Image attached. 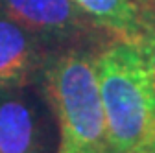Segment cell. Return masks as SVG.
Listing matches in <instances>:
<instances>
[{"label":"cell","mask_w":155,"mask_h":153,"mask_svg":"<svg viewBox=\"0 0 155 153\" xmlns=\"http://www.w3.org/2000/svg\"><path fill=\"white\" fill-rule=\"evenodd\" d=\"M109 153H124L155 131V96L139 48L116 41L94 59Z\"/></svg>","instance_id":"cell-1"},{"label":"cell","mask_w":155,"mask_h":153,"mask_svg":"<svg viewBox=\"0 0 155 153\" xmlns=\"http://www.w3.org/2000/svg\"><path fill=\"white\" fill-rule=\"evenodd\" d=\"M46 92L59 122V153H109L100 85L91 57H57L46 68Z\"/></svg>","instance_id":"cell-2"},{"label":"cell","mask_w":155,"mask_h":153,"mask_svg":"<svg viewBox=\"0 0 155 153\" xmlns=\"http://www.w3.org/2000/svg\"><path fill=\"white\" fill-rule=\"evenodd\" d=\"M11 21L28 31L68 35L83 28L87 13L74 0H0Z\"/></svg>","instance_id":"cell-3"},{"label":"cell","mask_w":155,"mask_h":153,"mask_svg":"<svg viewBox=\"0 0 155 153\" xmlns=\"http://www.w3.org/2000/svg\"><path fill=\"white\" fill-rule=\"evenodd\" d=\"M41 133L33 105L17 94L0 96V153H39Z\"/></svg>","instance_id":"cell-4"},{"label":"cell","mask_w":155,"mask_h":153,"mask_svg":"<svg viewBox=\"0 0 155 153\" xmlns=\"http://www.w3.org/2000/svg\"><path fill=\"white\" fill-rule=\"evenodd\" d=\"M37 63L28 30L9 18H0V89L22 85Z\"/></svg>","instance_id":"cell-5"},{"label":"cell","mask_w":155,"mask_h":153,"mask_svg":"<svg viewBox=\"0 0 155 153\" xmlns=\"http://www.w3.org/2000/svg\"><path fill=\"white\" fill-rule=\"evenodd\" d=\"M100 26L131 41L142 26V0H74Z\"/></svg>","instance_id":"cell-6"},{"label":"cell","mask_w":155,"mask_h":153,"mask_svg":"<svg viewBox=\"0 0 155 153\" xmlns=\"http://www.w3.org/2000/svg\"><path fill=\"white\" fill-rule=\"evenodd\" d=\"M139 48L148 72V80L155 96V0H142V26L131 39Z\"/></svg>","instance_id":"cell-7"},{"label":"cell","mask_w":155,"mask_h":153,"mask_svg":"<svg viewBox=\"0 0 155 153\" xmlns=\"http://www.w3.org/2000/svg\"><path fill=\"white\" fill-rule=\"evenodd\" d=\"M124 153H155V131L151 133V137L146 138L142 144L135 146V148H131V149H127Z\"/></svg>","instance_id":"cell-8"}]
</instances>
